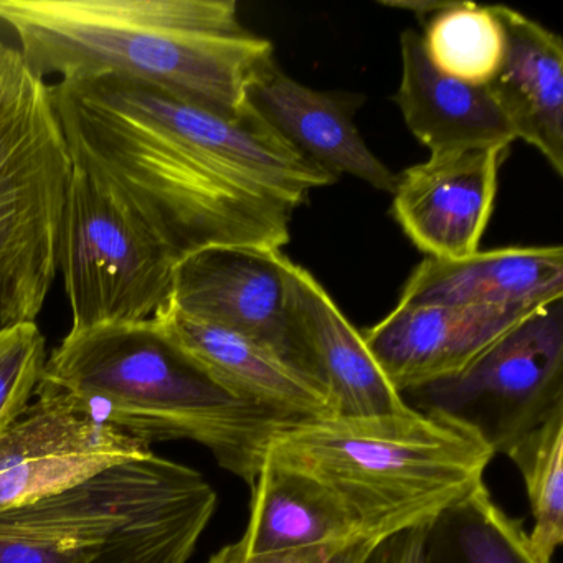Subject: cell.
Returning <instances> with one entry per match:
<instances>
[{
    "instance_id": "obj_6",
    "label": "cell",
    "mask_w": 563,
    "mask_h": 563,
    "mask_svg": "<svg viewBox=\"0 0 563 563\" xmlns=\"http://www.w3.org/2000/svg\"><path fill=\"white\" fill-rule=\"evenodd\" d=\"M74 174L51 84L0 42V325L37 322L47 302Z\"/></svg>"
},
{
    "instance_id": "obj_18",
    "label": "cell",
    "mask_w": 563,
    "mask_h": 563,
    "mask_svg": "<svg viewBox=\"0 0 563 563\" xmlns=\"http://www.w3.org/2000/svg\"><path fill=\"white\" fill-rule=\"evenodd\" d=\"M401 78L394 101L410 133L431 154L499 147L516 141L486 85L454 80L424 54L421 35L401 34Z\"/></svg>"
},
{
    "instance_id": "obj_20",
    "label": "cell",
    "mask_w": 563,
    "mask_h": 563,
    "mask_svg": "<svg viewBox=\"0 0 563 563\" xmlns=\"http://www.w3.org/2000/svg\"><path fill=\"white\" fill-rule=\"evenodd\" d=\"M424 563H540L522 520L509 516L486 484L434 517Z\"/></svg>"
},
{
    "instance_id": "obj_15",
    "label": "cell",
    "mask_w": 563,
    "mask_h": 563,
    "mask_svg": "<svg viewBox=\"0 0 563 563\" xmlns=\"http://www.w3.org/2000/svg\"><path fill=\"white\" fill-rule=\"evenodd\" d=\"M563 299L562 246H509L463 260L424 258L398 305L537 309Z\"/></svg>"
},
{
    "instance_id": "obj_14",
    "label": "cell",
    "mask_w": 563,
    "mask_h": 563,
    "mask_svg": "<svg viewBox=\"0 0 563 563\" xmlns=\"http://www.w3.org/2000/svg\"><path fill=\"white\" fill-rule=\"evenodd\" d=\"M289 301L328 391L332 418L388 420L413 411L388 380L362 332L308 269L286 260Z\"/></svg>"
},
{
    "instance_id": "obj_17",
    "label": "cell",
    "mask_w": 563,
    "mask_h": 563,
    "mask_svg": "<svg viewBox=\"0 0 563 563\" xmlns=\"http://www.w3.org/2000/svg\"><path fill=\"white\" fill-rule=\"evenodd\" d=\"M506 35V51L489 84L490 97L516 140L536 147L563 176V42L532 19L493 5Z\"/></svg>"
},
{
    "instance_id": "obj_3",
    "label": "cell",
    "mask_w": 563,
    "mask_h": 563,
    "mask_svg": "<svg viewBox=\"0 0 563 563\" xmlns=\"http://www.w3.org/2000/svg\"><path fill=\"white\" fill-rule=\"evenodd\" d=\"M37 395H64L150 444L196 441L249 486L269 440L292 421L217 384L156 316L68 332L45 362Z\"/></svg>"
},
{
    "instance_id": "obj_2",
    "label": "cell",
    "mask_w": 563,
    "mask_h": 563,
    "mask_svg": "<svg viewBox=\"0 0 563 563\" xmlns=\"http://www.w3.org/2000/svg\"><path fill=\"white\" fill-rule=\"evenodd\" d=\"M0 22L44 80L111 75L230 120L245 117L250 78L275 52L235 0H0Z\"/></svg>"
},
{
    "instance_id": "obj_13",
    "label": "cell",
    "mask_w": 563,
    "mask_h": 563,
    "mask_svg": "<svg viewBox=\"0 0 563 563\" xmlns=\"http://www.w3.org/2000/svg\"><path fill=\"white\" fill-rule=\"evenodd\" d=\"M533 311L397 305L362 335L388 380L404 394L463 371Z\"/></svg>"
},
{
    "instance_id": "obj_16",
    "label": "cell",
    "mask_w": 563,
    "mask_h": 563,
    "mask_svg": "<svg viewBox=\"0 0 563 563\" xmlns=\"http://www.w3.org/2000/svg\"><path fill=\"white\" fill-rule=\"evenodd\" d=\"M154 316L190 358L240 400L286 420L332 417L324 388L258 342L184 316L169 305Z\"/></svg>"
},
{
    "instance_id": "obj_22",
    "label": "cell",
    "mask_w": 563,
    "mask_h": 563,
    "mask_svg": "<svg viewBox=\"0 0 563 563\" xmlns=\"http://www.w3.org/2000/svg\"><path fill=\"white\" fill-rule=\"evenodd\" d=\"M506 456L519 470L529 496L530 549L540 563H553L563 542V407L520 438Z\"/></svg>"
},
{
    "instance_id": "obj_23",
    "label": "cell",
    "mask_w": 563,
    "mask_h": 563,
    "mask_svg": "<svg viewBox=\"0 0 563 563\" xmlns=\"http://www.w3.org/2000/svg\"><path fill=\"white\" fill-rule=\"evenodd\" d=\"M47 362L37 322L0 325V433L31 405Z\"/></svg>"
},
{
    "instance_id": "obj_7",
    "label": "cell",
    "mask_w": 563,
    "mask_h": 563,
    "mask_svg": "<svg viewBox=\"0 0 563 563\" xmlns=\"http://www.w3.org/2000/svg\"><path fill=\"white\" fill-rule=\"evenodd\" d=\"M177 263L118 194L75 167L58 249L70 331L153 318L169 305Z\"/></svg>"
},
{
    "instance_id": "obj_19",
    "label": "cell",
    "mask_w": 563,
    "mask_h": 563,
    "mask_svg": "<svg viewBox=\"0 0 563 563\" xmlns=\"http://www.w3.org/2000/svg\"><path fill=\"white\" fill-rule=\"evenodd\" d=\"M250 489L249 527L240 539L250 553L302 549L365 533L318 481L269 457Z\"/></svg>"
},
{
    "instance_id": "obj_12",
    "label": "cell",
    "mask_w": 563,
    "mask_h": 563,
    "mask_svg": "<svg viewBox=\"0 0 563 563\" xmlns=\"http://www.w3.org/2000/svg\"><path fill=\"white\" fill-rule=\"evenodd\" d=\"M246 101L286 143L339 179L342 174L394 194L397 176L372 153L354 123L364 97L321 91L299 84L276 64L263 60L250 78Z\"/></svg>"
},
{
    "instance_id": "obj_21",
    "label": "cell",
    "mask_w": 563,
    "mask_h": 563,
    "mask_svg": "<svg viewBox=\"0 0 563 563\" xmlns=\"http://www.w3.org/2000/svg\"><path fill=\"white\" fill-rule=\"evenodd\" d=\"M424 24V54L446 77L487 85L499 70L506 35L494 8L471 2H444Z\"/></svg>"
},
{
    "instance_id": "obj_1",
    "label": "cell",
    "mask_w": 563,
    "mask_h": 563,
    "mask_svg": "<svg viewBox=\"0 0 563 563\" xmlns=\"http://www.w3.org/2000/svg\"><path fill=\"white\" fill-rule=\"evenodd\" d=\"M75 167L110 187L177 260L283 250L296 209L335 177L252 110L240 120L126 78L51 84Z\"/></svg>"
},
{
    "instance_id": "obj_24",
    "label": "cell",
    "mask_w": 563,
    "mask_h": 563,
    "mask_svg": "<svg viewBox=\"0 0 563 563\" xmlns=\"http://www.w3.org/2000/svg\"><path fill=\"white\" fill-rule=\"evenodd\" d=\"M382 537L358 533L302 549L250 553L240 540L222 547L207 563H365Z\"/></svg>"
},
{
    "instance_id": "obj_10",
    "label": "cell",
    "mask_w": 563,
    "mask_h": 563,
    "mask_svg": "<svg viewBox=\"0 0 563 563\" xmlns=\"http://www.w3.org/2000/svg\"><path fill=\"white\" fill-rule=\"evenodd\" d=\"M151 453L150 443L97 420L70 398L37 395L0 433V512Z\"/></svg>"
},
{
    "instance_id": "obj_5",
    "label": "cell",
    "mask_w": 563,
    "mask_h": 563,
    "mask_svg": "<svg viewBox=\"0 0 563 563\" xmlns=\"http://www.w3.org/2000/svg\"><path fill=\"white\" fill-rule=\"evenodd\" d=\"M216 509L199 471L151 453L0 512V563H187Z\"/></svg>"
},
{
    "instance_id": "obj_8",
    "label": "cell",
    "mask_w": 563,
    "mask_h": 563,
    "mask_svg": "<svg viewBox=\"0 0 563 563\" xmlns=\"http://www.w3.org/2000/svg\"><path fill=\"white\" fill-rule=\"evenodd\" d=\"M401 397L466 424L494 456L506 454L563 407V299L530 312L463 371Z\"/></svg>"
},
{
    "instance_id": "obj_4",
    "label": "cell",
    "mask_w": 563,
    "mask_h": 563,
    "mask_svg": "<svg viewBox=\"0 0 563 563\" xmlns=\"http://www.w3.org/2000/svg\"><path fill=\"white\" fill-rule=\"evenodd\" d=\"M265 457L318 481L362 532L385 539L470 496L494 453L466 424L413 410L388 420L291 421Z\"/></svg>"
},
{
    "instance_id": "obj_9",
    "label": "cell",
    "mask_w": 563,
    "mask_h": 563,
    "mask_svg": "<svg viewBox=\"0 0 563 563\" xmlns=\"http://www.w3.org/2000/svg\"><path fill=\"white\" fill-rule=\"evenodd\" d=\"M286 260L283 250H200L177 263L169 306L258 342L324 388L289 301Z\"/></svg>"
},
{
    "instance_id": "obj_11",
    "label": "cell",
    "mask_w": 563,
    "mask_h": 563,
    "mask_svg": "<svg viewBox=\"0 0 563 563\" xmlns=\"http://www.w3.org/2000/svg\"><path fill=\"white\" fill-rule=\"evenodd\" d=\"M507 150L431 154L397 176L391 213L427 258H467L479 252Z\"/></svg>"
}]
</instances>
